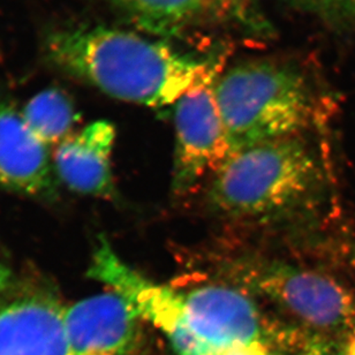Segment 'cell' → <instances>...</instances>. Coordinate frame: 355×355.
Listing matches in <instances>:
<instances>
[{
	"label": "cell",
	"instance_id": "obj_1",
	"mask_svg": "<svg viewBox=\"0 0 355 355\" xmlns=\"http://www.w3.org/2000/svg\"><path fill=\"white\" fill-rule=\"evenodd\" d=\"M45 55L55 69L106 95L149 107L175 104L191 89L218 76L217 65L116 28L55 31L46 40Z\"/></svg>",
	"mask_w": 355,
	"mask_h": 355
},
{
	"label": "cell",
	"instance_id": "obj_2",
	"mask_svg": "<svg viewBox=\"0 0 355 355\" xmlns=\"http://www.w3.org/2000/svg\"><path fill=\"white\" fill-rule=\"evenodd\" d=\"M214 92L232 154L266 141L300 135L318 118L314 87L304 72L287 62H240L217 76Z\"/></svg>",
	"mask_w": 355,
	"mask_h": 355
},
{
	"label": "cell",
	"instance_id": "obj_3",
	"mask_svg": "<svg viewBox=\"0 0 355 355\" xmlns=\"http://www.w3.org/2000/svg\"><path fill=\"white\" fill-rule=\"evenodd\" d=\"M318 178L316 159L300 135L282 137L233 153L212 177L210 198L227 215H273L306 198Z\"/></svg>",
	"mask_w": 355,
	"mask_h": 355
},
{
	"label": "cell",
	"instance_id": "obj_4",
	"mask_svg": "<svg viewBox=\"0 0 355 355\" xmlns=\"http://www.w3.org/2000/svg\"><path fill=\"white\" fill-rule=\"evenodd\" d=\"M240 279L318 334L355 328L353 291L329 273L291 264H250Z\"/></svg>",
	"mask_w": 355,
	"mask_h": 355
},
{
	"label": "cell",
	"instance_id": "obj_5",
	"mask_svg": "<svg viewBox=\"0 0 355 355\" xmlns=\"http://www.w3.org/2000/svg\"><path fill=\"white\" fill-rule=\"evenodd\" d=\"M184 323L170 339L179 355H218L239 343L261 340V316L250 297L224 285L184 291Z\"/></svg>",
	"mask_w": 355,
	"mask_h": 355
},
{
	"label": "cell",
	"instance_id": "obj_6",
	"mask_svg": "<svg viewBox=\"0 0 355 355\" xmlns=\"http://www.w3.org/2000/svg\"><path fill=\"white\" fill-rule=\"evenodd\" d=\"M217 76L191 89L175 103L173 189L191 191L207 175H215L232 154L216 102Z\"/></svg>",
	"mask_w": 355,
	"mask_h": 355
},
{
	"label": "cell",
	"instance_id": "obj_7",
	"mask_svg": "<svg viewBox=\"0 0 355 355\" xmlns=\"http://www.w3.org/2000/svg\"><path fill=\"white\" fill-rule=\"evenodd\" d=\"M69 355H132L144 320L112 291L65 306Z\"/></svg>",
	"mask_w": 355,
	"mask_h": 355
},
{
	"label": "cell",
	"instance_id": "obj_8",
	"mask_svg": "<svg viewBox=\"0 0 355 355\" xmlns=\"http://www.w3.org/2000/svg\"><path fill=\"white\" fill-rule=\"evenodd\" d=\"M65 306L31 294L0 304V355H69Z\"/></svg>",
	"mask_w": 355,
	"mask_h": 355
},
{
	"label": "cell",
	"instance_id": "obj_9",
	"mask_svg": "<svg viewBox=\"0 0 355 355\" xmlns=\"http://www.w3.org/2000/svg\"><path fill=\"white\" fill-rule=\"evenodd\" d=\"M116 140L112 123L98 120L71 134L57 146L53 168L71 191L95 198L114 195L111 155Z\"/></svg>",
	"mask_w": 355,
	"mask_h": 355
},
{
	"label": "cell",
	"instance_id": "obj_10",
	"mask_svg": "<svg viewBox=\"0 0 355 355\" xmlns=\"http://www.w3.org/2000/svg\"><path fill=\"white\" fill-rule=\"evenodd\" d=\"M55 175L48 147L31 133L20 112L0 103V187L50 196L55 193Z\"/></svg>",
	"mask_w": 355,
	"mask_h": 355
},
{
	"label": "cell",
	"instance_id": "obj_11",
	"mask_svg": "<svg viewBox=\"0 0 355 355\" xmlns=\"http://www.w3.org/2000/svg\"><path fill=\"white\" fill-rule=\"evenodd\" d=\"M135 27L161 37H175L214 17L210 0H111Z\"/></svg>",
	"mask_w": 355,
	"mask_h": 355
},
{
	"label": "cell",
	"instance_id": "obj_12",
	"mask_svg": "<svg viewBox=\"0 0 355 355\" xmlns=\"http://www.w3.org/2000/svg\"><path fill=\"white\" fill-rule=\"evenodd\" d=\"M21 114L31 133L46 147L62 144L72 134L78 120L69 96L57 88L45 89L35 95Z\"/></svg>",
	"mask_w": 355,
	"mask_h": 355
},
{
	"label": "cell",
	"instance_id": "obj_13",
	"mask_svg": "<svg viewBox=\"0 0 355 355\" xmlns=\"http://www.w3.org/2000/svg\"><path fill=\"white\" fill-rule=\"evenodd\" d=\"M214 17L239 28L246 34L266 37L271 34L261 0H210Z\"/></svg>",
	"mask_w": 355,
	"mask_h": 355
},
{
	"label": "cell",
	"instance_id": "obj_14",
	"mask_svg": "<svg viewBox=\"0 0 355 355\" xmlns=\"http://www.w3.org/2000/svg\"><path fill=\"white\" fill-rule=\"evenodd\" d=\"M295 10L335 26L355 24V0H284Z\"/></svg>",
	"mask_w": 355,
	"mask_h": 355
},
{
	"label": "cell",
	"instance_id": "obj_15",
	"mask_svg": "<svg viewBox=\"0 0 355 355\" xmlns=\"http://www.w3.org/2000/svg\"><path fill=\"white\" fill-rule=\"evenodd\" d=\"M301 355H345L327 336L315 335L308 340Z\"/></svg>",
	"mask_w": 355,
	"mask_h": 355
},
{
	"label": "cell",
	"instance_id": "obj_16",
	"mask_svg": "<svg viewBox=\"0 0 355 355\" xmlns=\"http://www.w3.org/2000/svg\"><path fill=\"white\" fill-rule=\"evenodd\" d=\"M218 355H271L269 349L262 344L261 340L255 342L239 343L236 345L230 346Z\"/></svg>",
	"mask_w": 355,
	"mask_h": 355
},
{
	"label": "cell",
	"instance_id": "obj_17",
	"mask_svg": "<svg viewBox=\"0 0 355 355\" xmlns=\"http://www.w3.org/2000/svg\"><path fill=\"white\" fill-rule=\"evenodd\" d=\"M13 273L8 266L0 262V294L3 293L12 285Z\"/></svg>",
	"mask_w": 355,
	"mask_h": 355
},
{
	"label": "cell",
	"instance_id": "obj_18",
	"mask_svg": "<svg viewBox=\"0 0 355 355\" xmlns=\"http://www.w3.org/2000/svg\"><path fill=\"white\" fill-rule=\"evenodd\" d=\"M345 355H355V328L351 331L349 342L346 345Z\"/></svg>",
	"mask_w": 355,
	"mask_h": 355
}]
</instances>
